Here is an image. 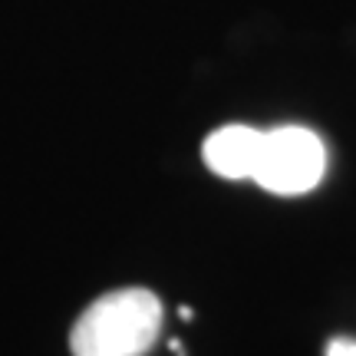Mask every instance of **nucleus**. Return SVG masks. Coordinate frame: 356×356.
Segmentation results:
<instances>
[{
  "instance_id": "nucleus-1",
  "label": "nucleus",
  "mask_w": 356,
  "mask_h": 356,
  "mask_svg": "<svg viewBox=\"0 0 356 356\" xmlns=\"http://www.w3.org/2000/svg\"><path fill=\"white\" fill-rule=\"evenodd\" d=\"M162 327V304L149 291H115L99 297L70 333L73 356H142Z\"/></svg>"
},
{
  "instance_id": "nucleus-2",
  "label": "nucleus",
  "mask_w": 356,
  "mask_h": 356,
  "mask_svg": "<svg viewBox=\"0 0 356 356\" xmlns=\"http://www.w3.org/2000/svg\"><path fill=\"white\" fill-rule=\"evenodd\" d=\"M327 152L323 142L300 126L264 132L254 181L274 195H304L323 178Z\"/></svg>"
},
{
  "instance_id": "nucleus-3",
  "label": "nucleus",
  "mask_w": 356,
  "mask_h": 356,
  "mask_svg": "<svg viewBox=\"0 0 356 356\" xmlns=\"http://www.w3.org/2000/svg\"><path fill=\"white\" fill-rule=\"evenodd\" d=\"M264 132L251 126H225L204 139V162L221 178H254Z\"/></svg>"
},
{
  "instance_id": "nucleus-4",
  "label": "nucleus",
  "mask_w": 356,
  "mask_h": 356,
  "mask_svg": "<svg viewBox=\"0 0 356 356\" xmlns=\"http://www.w3.org/2000/svg\"><path fill=\"white\" fill-rule=\"evenodd\" d=\"M327 356H356V343H350V340H333V343L327 346Z\"/></svg>"
}]
</instances>
